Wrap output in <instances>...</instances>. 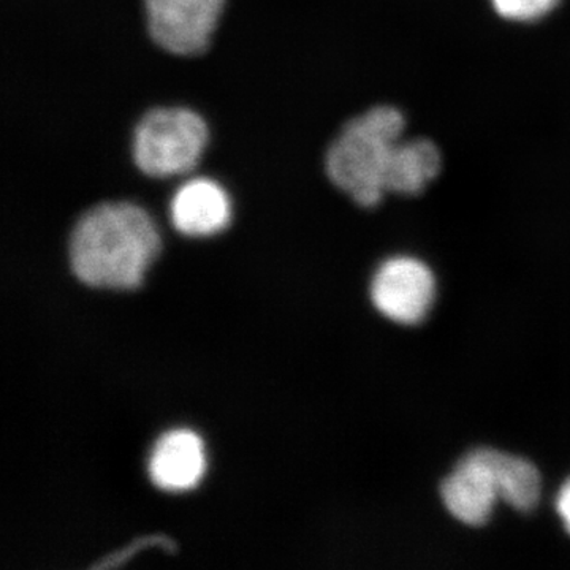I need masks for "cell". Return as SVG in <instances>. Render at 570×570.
Segmentation results:
<instances>
[{
  "label": "cell",
  "instance_id": "cell-1",
  "mask_svg": "<svg viewBox=\"0 0 570 570\" xmlns=\"http://www.w3.org/2000/svg\"><path fill=\"white\" fill-rule=\"evenodd\" d=\"M160 249V236L140 206L116 202L88 209L70 234L69 261L82 284L135 288Z\"/></svg>",
  "mask_w": 570,
  "mask_h": 570
},
{
  "label": "cell",
  "instance_id": "cell-2",
  "mask_svg": "<svg viewBox=\"0 0 570 570\" xmlns=\"http://www.w3.org/2000/svg\"><path fill=\"white\" fill-rule=\"evenodd\" d=\"M403 112L376 107L343 127L325 156L330 181L356 205L373 208L381 204L390 157L404 130Z\"/></svg>",
  "mask_w": 570,
  "mask_h": 570
},
{
  "label": "cell",
  "instance_id": "cell-3",
  "mask_svg": "<svg viewBox=\"0 0 570 570\" xmlns=\"http://www.w3.org/2000/svg\"><path fill=\"white\" fill-rule=\"evenodd\" d=\"M208 141L204 119L187 108H154L134 130L132 157L138 170L154 178L184 175L200 160Z\"/></svg>",
  "mask_w": 570,
  "mask_h": 570
},
{
  "label": "cell",
  "instance_id": "cell-4",
  "mask_svg": "<svg viewBox=\"0 0 570 570\" xmlns=\"http://www.w3.org/2000/svg\"><path fill=\"white\" fill-rule=\"evenodd\" d=\"M225 0H142L149 36L163 50L195 56L208 48Z\"/></svg>",
  "mask_w": 570,
  "mask_h": 570
},
{
  "label": "cell",
  "instance_id": "cell-5",
  "mask_svg": "<svg viewBox=\"0 0 570 570\" xmlns=\"http://www.w3.org/2000/svg\"><path fill=\"white\" fill-rule=\"evenodd\" d=\"M436 295L433 273L417 258L395 257L381 265L371 284L374 306L390 321L417 325Z\"/></svg>",
  "mask_w": 570,
  "mask_h": 570
},
{
  "label": "cell",
  "instance_id": "cell-6",
  "mask_svg": "<svg viewBox=\"0 0 570 570\" xmlns=\"http://www.w3.org/2000/svg\"><path fill=\"white\" fill-rule=\"evenodd\" d=\"M441 497L445 508L461 523L482 527L490 520L499 493L489 466L475 450L444 480Z\"/></svg>",
  "mask_w": 570,
  "mask_h": 570
},
{
  "label": "cell",
  "instance_id": "cell-7",
  "mask_svg": "<svg viewBox=\"0 0 570 570\" xmlns=\"http://www.w3.org/2000/svg\"><path fill=\"white\" fill-rule=\"evenodd\" d=\"M149 478L157 489H194L205 472L202 439L189 430H171L157 439L148 463Z\"/></svg>",
  "mask_w": 570,
  "mask_h": 570
},
{
  "label": "cell",
  "instance_id": "cell-8",
  "mask_svg": "<svg viewBox=\"0 0 570 570\" xmlns=\"http://www.w3.org/2000/svg\"><path fill=\"white\" fill-rule=\"evenodd\" d=\"M170 216L176 230L183 235H214L230 223V200L213 179H189L171 198Z\"/></svg>",
  "mask_w": 570,
  "mask_h": 570
},
{
  "label": "cell",
  "instance_id": "cell-9",
  "mask_svg": "<svg viewBox=\"0 0 570 570\" xmlns=\"http://www.w3.org/2000/svg\"><path fill=\"white\" fill-rule=\"evenodd\" d=\"M441 153L425 138L400 140L393 149L385 176L387 193L419 195L441 171Z\"/></svg>",
  "mask_w": 570,
  "mask_h": 570
},
{
  "label": "cell",
  "instance_id": "cell-10",
  "mask_svg": "<svg viewBox=\"0 0 570 570\" xmlns=\"http://www.w3.org/2000/svg\"><path fill=\"white\" fill-rule=\"evenodd\" d=\"M475 452L489 466L499 499L519 512L535 509L540 499V474L534 464L499 450L478 449Z\"/></svg>",
  "mask_w": 570,
  "mask_h": 570
},
{
  "label": "cell",
  "instance_id": "cell-11",
  "mask_svg": "<svg viewBox=\"0 0 570 570\" xmlns=\"http://www.w3.org/2000/svg\"><path fill=\"white\" fill-rule=\"evenodd\" d=\"M154 547H159L160 550L167 551V553L171 554L176 553V550H178L174 540L167 538V535H142V538L132 540V542H130L129 546L124 547V549L108 554L104 560L97 561L96 564L91 566V568L104 570L119 568V566L126 564L135 553H140L141 550L146 549H154Z\"/></svg>",
  "mask_w": 570,
  "mask_h": 570
},
{
  "label": "cell",
  "instance_id": "cell-12",
  "mask_svg": "<svg viewBox=\"0 0 570 570\" xmlns=\"http://www.w3.org/2000/svg\"><path fill=\"white\" fill-rule=\"evenodd\" d=\"M494 10L510 21H535L557 7L558 0H491Z\"/></svg>",
  "mask_w": 570,
  "mask_h": 570
},
{
  "label": "cell",
  "instance_id": "cell-13",
  "mask_svg": "<svg viewBox=\"0 0 570 570\" xmlns=\"http://www.w3.org/2000/svg\"><path fill=\"white\" fill-rule=\"evenodd\" d=\"M557 510L562 521H564L566 530L570 534V479L562 487L560 494H558Z\"/></svg>",
  "mask_w": 570,
  "mask_h": 570
}]
</instances>
